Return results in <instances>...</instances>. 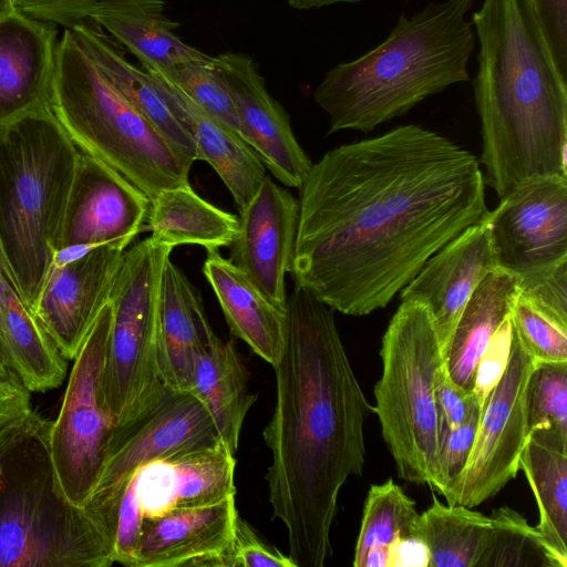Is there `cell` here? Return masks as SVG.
I'll use <instances>...</instances> for the list:
<instances>
[{
  "mask_svg": "<svg viewBox=\"0 0 567 567\" xmlns=\"http://www.w3.org/2000/svg\"><path fill=\"white\" fill-rule=\"evenodd\" d=\"M299 189L295 287L348 316L386 307L491 212L476 156L415 124L328 151Z\"/></svg>",
  "mask_w": 567,
  "mask_h": 567,
  "instance_id": "cell-1",
  "label": "cell"
},
{
  "mask_svg": "<svg viewBox=\"0 0 567 567\" xmlns=\"http://www.w3.org/2000/svg\"><path fill=\"white\" fill-rule=\"evenodd\" d=\"M276 402L264 430L272 517L287 532L296 567H322L332 555L340 491L365 464L364 424L373 410L343 347L333 310L295 287L272 367Z\"/></svg>",
  "mask_w": 567,
  "mask_h": 567,
  "instance_id": "cell-2",
  "label": "cell"
},
{
  "mask_svg": "<svg viewBox=\"0 0 567 567\" xmlns=\"http://www.w3.org/2000/svg\"><path fill=\"white\" fill-rule=\"evenodd\" d=\"M471 21L484 183L502 198L533 179L567 177V79L530 0H483Z\"/></svg>",
  "mask_w": 567,
  "mask_h": 567,
  "instance_id": "cell-3",
  "label": "cell"
},
{
  "mask_svg": "<svg viewBox=\"0 0 567 567\" xmlns=\"http://www.w3.org/2000/svg\"><path fill=\"white\" fill-rule=\"evenodd\" d=\"M474 0L430 2L401 14L386 39L330 69L313 91L329 117V133H369L426 97L470 81L475 31L466 16Z\"/></svg>",
  "mask_w": 567,
  "mask_h": 567,
  "instance_id": "cell-4",
  "label": "cell"
},
{
  "mask_svg": "<svg viewBox=\"0 0 567 567\" xmlns=\"http://www.w3.org/2000/svg\"><path fill=\"white\" fill-rule=\"evenodd\" d=\"M50 427L30 403L0 415V567H110L112 540L61 487Z\"/></svg>",
  "mask_w": 567,
  "mask_h": 567,
  "instance_id": "cell-5",
  "label": "cell"
},
{
  "mask_svg": "<svg viewBox=\"0 0 567 567\" xmlns=\"http://www.w3.org/2000/svg\"><path fill=\"white\" fill-rule=\"evenodd\" d=\"M80 153L49 104L0 125V249L31 309L56 252Z\"/></svg>",
  "mask_w": 567,
  "mask_h": 567,
  "instance_id": "cell-6",
  "label": "cell"
},
{
  "mask_svg": "<svg viewBox=\"0 0 567 567\" xmlns=\"http://www.w3.org/2000/svg\"><path fill=\"white\" fill-rule=\"evenodd\" d=\"M49 106L81 153L121 173L150 200L189 184L193 164L117 91L72 30L58 44Z\"/></svg>",
  "mask_w": 567,
  "mask_h": 567,
  "instance_id": "cell-7",
  "label": "cell"
},
{
  "mask_svg": "<svg viewBox=\"0 0 567 567\" xmlns=\"http://www.w3.org/2000/svg\"><path fill=\"white\" fill-rule=\"evenodd\" d=\"M374 386L383 441L403 481L431 486L441 417L435 389L445 354L426 305L403 299L382 337Z\"/></svg>",
  "mask_w": 567,
  "mask_h": 567,
  "instance_id": "cell-8",
  "label": "cell"
},
{
  "mask_svg": "<svg viewBox=\"0 0 567 567\" xmlns=\"http://www.w3.org/2000/svg\"><path fill=\"white\" fill-rule=\"evenodd\" d=\"M173 249L152 237L133 245L111 290L103 393L114 434L146 417L169 393L158 368V329L162 275Z\"/></svg>",
  "mask_w": 567,
  "mask_h": 567,
  "instance_id": "cell-9",
  "label": "cell"
},
{
  "mask_svg": "<svg viewBox=\"0 0 567 567\" xmlns=\"http://www.w3.org/2000/svg\"><path fill=\"white\" fill-rule=\"evenodd\" d=\"M111 324L109 300L74 358L60 411L50 427L51 455L61 487L72 504L82 507L101 476L115 429L103 393Z\"/></svg>",
  "mask_w": 567,
  "mask_h": 567,
  "instance_id": "cell-10",
  "label": "cell"
},
{
  "mask_svg": "<svg viewBox=\"0 0 567 567\" xmlns=\"http://www.w3.org/2000/svg\"><path fill=\"white\" fill-rule=\"evenodd\" d=\"M536 363L512 324L507 368L481 409L475 441L464 470L442 495L446 504L474 508L516 477L528 436L527 383Z\"/></svg>",
  "mask_w": 567,
  "mask_h": 567,
  "instance_id": "cell-11",
  "label": "cell"
},
{
  "mask_svg": "<svg viewBox=\"0 0 567 567\" xmlns=\"http://www.w3.org/2000/svg\"><path fill=\"white\" fill-rule=\"evenodd\" d=\"M488 225L497 268L529 286L567 260V177L526 182L501 198Z\"/></svg>",
  "mask_w": 567,
  "mask_h": 567,
  "instance_id": "cell-12",
  "label": "cell"
},
{
  "mask_svg": "<svg viewBox=\"0 0 567 567\" xmlns=\"http://www.w3.org/2000/svg\"><path fill=\"white\" fill-rule=\"evenodd\" d=\"M218 439L209 411L196 395L169 391L151 414L113 435L101 476L84 507L115 519L124 484L137 468Z\"/></svg>",
  "mask_w": 567,
  "mask_h": 567,
  "instance_id": "cell-13",
  "label": "cell"
},
{
  "mask_svg": "<svg viewBox=\"0 0 567 567\" xmlns=\"http://www.w3.org/2000/svg\"><path fill=\"white\" fill-rule=\"evenodd\" d=\"M148 207V197L125 176L80 153L56 251H89L103 245L126 248L144 228Z\"/></svg>",
  "mask_w": 567,
  "mask_h": 567,
  "instance_id": "cell-14",
  "label": "cell"
},
{
  "mask_svg": "<svg viewBox=\"0 0 567 567\" xmlns=\"http://www.w3.org/2000/svg\"><path fill=\"white\" fill-rule=\"evenodd\" d=\"M213 66L230 96L241 137L277 181L300 188L312 162L297 141L288 114L266 89L252 59L226 52L214 56Z\"/></svg>",
  "mask_w": 567,
  "mask_h": 567,
  "instance_id": "cell-15",
  "label": "cell"
},
{
  "mask_svg": "<svg viewBox=\"0 0 567 567\" xmlns=\"http://www.w3.org/2000/svg\"><path fill=\"white\" fill-rule=\"evenodd\" d=\"M126 248L95 247L65 264H52L32 311L66 360H74L103 307Z\"/></svg>",
  "mask_w": 567,
  "mask_h": 567,
  "instance_id": "cell-16",
  "label": "cell"
},
{
  "mask_svg": "<svg viewBox=\"0 0 567 567\" xmlns=\"http://www.w3.org/2000/svg\"><path fill=\"white\" fill-rule=\"evenodd\" d=\"M299 202L266 175L259 190L239 212L230 260L276 306L287 309L285 278L298 228Z\"/></svg>",
  "mask_w": 567,
  "mask_h": 567,
  "instance_id": "cell-17",
  "label": "cell"
},
{
  "mask_svg": "<svg viewBox=\"0 0 567 567\" xmlns=\"http://www.w3.org/2000/svg\"><path fill=\"white\" fill-rule=\"evenodd\" d=\"M487 218L437 250L401 290L402 300L426 305L444 354L468 299L483 278L497 268Z\"/></svg>",
  "mask_w": 567,
  "mask_h": 567,
  "instance_id": "cell-18",
  "label": "cell"
},
{
  "mask_svg": "<svg viewBox=\"0 0 567 567\" xmlns=\"http://www.w3.org/2000/svg\"><path fill=\"white\" fill-rule=\"evenodd\" d=\"M235 453L221 439L152 461L131 476L144 519L175 508L199 507L236 495Z\"/></svg>",
  "mask_w": 567,
  "mask_h": 567,
  "instance_id": "cell-19",
  "label": "cell"
},
{
  "mask_svg": "<svg viewBox=\"0 0 567 567\" xmlns=\"http://www.w3.org/2000/svg\"><path fill=\"white\" fill-rule=\"evenodd\" d=\"M238 512L235 496L144 519L133 567H217Z\"/></svg>",
  "mask_w": 567,
  "mask_h": 567,
  "instance_id": "cell-20",
  "label": "cell"
},
{
  "mask_svg": "<svg viewBox=\"0 0 567 567\" xmlns=\"http://www.w3.org/2000/svg\"><path fill=\"white\" fill-rule=\"evenodd\" d=\"M56 34L54 23L17 11L0 19V125L49 104Z\"/></svg>",
  "mask_w": 567,
  "mask_h": 567,
  "instance_id": "cell-21",
  "label": "cell"
},
{
  "mask_svg": "<svg viewBox=\"0 0 567 567\" xmlns=\"http://www.w3.org/2000/svg\"><path fill=\"white\" fill-rule=\"evenodd\" d=\"M215 336L199 291L169 258L159 300L158 368L165 386L190 392L195 361Z\"/></svg>",
  "mask_w": 567,
  "mask_h": 567,
  "instance_id": "cell-22",
  "label": "cell"
},
{
  "mask_svg": "<svg viewBox=\"0 0 567 567\" xmlns=\"http://www.w3.org/2000/svg\"><path fill=\"white\" fill-rule=\"evenodd\" d=\"M165 10L164 0H99L90 20L125 47L148 73H165L188 62H210L213 56L177 37L174 31L179 23Z\"/></svg>",
  "mask_w": 567,
  "mask_h": 567,
  "instance_id": "cell-23",
  "label": "cell"
},
{
  "mask_svg": "<svg viewBox=\"0 0 567 567\" xmlns=\"http://www.w3.org/2000/svg\"><path fill=\"white\" fill-rule=\"evenodd\" d=\"M79 44L117 91L189 163L198 161L186 123L167 102L154 78L131 63L121 45L91 20L72 30Z\"/></svg>",
  "mask_w": 567,
  "mask_h": 567,
  "instance_id": "cell-24",
  "label": "cell"
},
{
  "mask_svg": "<svg viewBox=\"0 0 567 567\" xmlns=\"http://www.w3.org/2000/svg\"><path fill=\"white\" fill-rule=\"evenodd\" d=\"M202 270L231 333L274 367L284 349L287 309L271 302L219 249L207 250Z\"/></svg>",
  "mask_w": 567,
  "mask_h": 567,
  "instance_id": "cell-25",
  "label": "cell"
},
{
  "mask_svg": "<svg viewBox=\"0 0 567 567\" xmlns=\"http://www.w3.org/2000/svg\"><path fill=\"white\" fill-rule=\"evenodd\" d=\"M167 102L187 124L198 161L207 162L243 210L259 190L266 167L236 131L210 116L157 73H150Z\"/></svg>",
  "mask_w": 567,
  "mask_h": 567,
  "instance_id": "cell-26",
  "label": "cell"
},
{
  "mask_svg": "<svg viewBox=\"0 0 567 567\" xmlns=\"http://www.w3.org/2000/svg\"><path fill=\"white\" fill-rule=\"evenodd\" d=\"M534 494L537 529L549 567H567V436L532 431L519 458Z\"/></svg>",
  "mask_w": 567,
  "mask_h": 567,
  "instance_id": "cell-27",
  "label": "cell"
},
{
  "mask_svg": "<svg viewBox=\"0 0 567 567\" xmlns=\"http://www.w3.org/2000/svg\"><path fill=\"white\" fill-rule=\"evenodd\" d=\"M0 347L30 392L58 388L64 380L66 359L4 269H0Z\"/></svg>",
  "mask_w": 567,
  "mask_h": 567,
  "instance_id": "cell-28",
  "label": "cell"
},
{
  "mask_svg": "<svg viewBox=\"0 0 567 567\" xmlns=\"http://www.w3.org/2000/svg\"><path fill=\"white\" fill-rule=\"evenodd\" d=\"M519 292V278L496 268L468 299L445 353L447 374L463 390L473 392L476 364L493 334L511 317Z\"/></svg>",
  "mask_w": 567,
  "mask_h": 567,
  "instance_id": "cell-29",
  "label": "cell"
},
{
  "mask_svg": "<svg viewBox=\"0 0 567 567\" xmlns=\"http://www.w3.org/2000/svg\"><path fill=\"white\" fill-rule=\"evenodd\" d=\"M190 393L205 404L219 437L236 453L257 395L249 392L248 371L233 340L210 339L195 361Z\"/></svg>",
  "mask_w": 567,
  "mask_h": 567,
  "instance_id": "cell-30",
  "label": "cell"
},
{
  "mask_svg": "<svg viewBox=\"0 0 567 567\" xmlns=\"http://www.w3.org/2000/svg\"><path fill=\"white\" fill-rule=\"evenodd\" d=\"M143 229L172 246L195 245L207 250L230 247L239 218L202 198L190 184L167 188L152 200Z\"/></svg>",
  "mask_w": 567,
  "mask_h": 567,
  "instance_id": "cell-31",
  "label": "cell"
},
{
  "mask_svg": "<svg viewBox=\"0 0 567 567\" xmlns=\"http://www.w3.org/2000/svg\"><path fill=\"white\" fill-rule=\"evenodd\" d=\"M491 526L489 516L463 505H445L433 494L414 532L427 545L430 567H477Z\"/></svg>",
  "mask_w": 567,
  "mask_h": 567,
  "instance_id": "cell-32",
  "label": "cell"
},
{
  "mask_svg": "<svg viewBox=\"0 0 567 567\" xmlns=\"http://www.w3.org/2000/svg\"><path fill=\"white\" fill-rule=\"evenodd\" d=\"M419 515L415 502L392 478L371 485L352 565L389 567V547L400 536L414 532Z\"/></svg>",
  "mask_w": 567,
  "mask_h": 567,
  "instance_id": "cell-33",
  "label": "cell"
},
{
  "mask_svg": "<svg viewBox=\"0 0 567 567\" xmlns=\"http://www.w3.org/2000/svg\"><path fill=\"white\" fill-rule=\"evenodd\" d=\"M489 517L491 532L477 567H549L537 529L523 515L503 506Z\"/></svg>",
  "mask_w": 567,
  "mask_h": 567,
  "instance_id": "cell-34",
  "label": "cell"
},
{
  "mask_svg": "<svg viewBox=\"0 0 567 567\" xmlns=\"http://www.w3.org/2000/svg\"><path fill=\"white\" fill-rule=\"evenodd\" d=\"M528 434L550 430L567 436V362H537L526 390Z\"/></svg>",
  "mask_w": 567,
  "mask_h": 567,
  "instance_id": "cell-35",
  "label": "cell"
},
{
  "mask_svg": "<svg viewBox=\"0 0 567 567\" xmlns=\"http://www.w3.org/2000/svg\"><path fill=\"white\" fill-rule=\"evenodd\" d=\"M213 61L214 56L210 62H188L179 64L165 73H157L163 76L207 114L240 134L230 96L217 78Z\"/></svg>",
  "mask_w": 567,
  "mask_h": 567,
  "instance_id": "cell-36",
  "label": "cell"
},
{
  "mask_svg": "<svg viewBox=\"0 0 567 567\" xmlns=\"http://www.w3.org/2000/svg\"><path fill=\"white\" fill-rule=\"evenodd\" d=\"M512 324L526 350L537 362H567V327L560 324L519 296Z\"/></svg>",
  "mask_w": 567,
  "mask_h": 567,
  "instance_id": "cell-37",
  "label": "cell"
},
{
  "mask_svg": "<svg viewBox=\"0 0 567 567\" xmlns=\"http://www.w3.org/2000/svg\"><path fill=\"white\" fill-rule=\"evenodd\" d=\"M481 409L476 404L470 417L460 426L449 429L442 421L440 425L439 452L431 488L443 495L464 470L470 457Z\"/></svg>",
  "mask_w": 567,
  "mask_h": 567,
  "instance_id": "cell-38",
  "label": "cell"
},
{
  "mask_svg": "<svg viewBox=\"0 0 567 567\" xmlns=\"http://www.w3.org/2000/svg\"><path fill=\"white\" fill-rule=\"evenodd\" d=\"M217 567H296L289 556L264 542L239 516L228 546L217 560Z\"/></svg>",
  "mask_w": 567,
  "mask_h": 567,
  "instance_id": "cell-39",
  "label": "cell"
},
{
  "mask_svg": "<svg viewBox=\"0 0 567 567\" xmlns=\"http://www.w3.org/2000/svg\"><path fill=\"white\" fill-rule=\"evenodd\" d=\"M511 348L512 318L508 317L491 338L475 368L473 393L480 409L503 377Z\"/></svg>",
  "mask_w": 567,
  "mask_h": 567,
  "instance_id": "cell-40",
  "label": "cell"
},
{
  "mask_svg": "<svg viewBox=\"0 0 567 567\" xmlns=\"http://www.w3.org/2000/svg\"><path fill=\"white\" fill-rule=\"evenodd\" d=\"M99 0H11L13 9L29 18L73 30L90 20Z\"/></svg>",
  "mask_w": 567,
  "mask_h": 567,
  "instance_id": "cell-41",
  "label": "cell"
},
{
  "mask_svg": "<svg viewBox=\"0 0 567 567\" xmlns=\"http://www.w3.org/2000/svg\"><path fill=\"white\" fill-rule=\"evenodd\" d=\"M520 296L567 327V260L536 282L520 288Z\"/></svg>",
  "mask_w": 567,
  "mask_h": 567,
  "instance_id": "cell-42",
  "label": "cell"
},
{
  "mask_svg": "<svg viewBox=\"0 0 567 567\" xmlns=\"http://www.w3.org/2000/svg\"><path fill=\"white\" fill-rule=\"evenodd\" d=\"M530 3L555 64L567 79V0H530Z\"/></svg>",
  "mask_w": 567,
  "mask_h": 567,
  "instance_id": "cell-43",
  "label": "cell"
},
{
  "mask_svg": "<svg viewBox=\"0 0 567 567\" xmlns=\"http://www.w3.org/2000/svg\"><path fill=\"white\" fill-rule=\"evenodd\" d=\"M435 396L441 421L449 429L463 424L477 404L474 393L456 385L450 379L446 368L437 379Z\"/></svg>",
  "mask_w": 567,
  "mask_h": 567,
  "instance_id": "cell-44",
  "label": "cell"
},
{
  "mask_svg": "<svg viewBox=\"0 0 567 567\" xmlns=\"http://www.w3.org/2000/svg\"><path fill=\"white\" fill-rule=\"evenodd\" d=\"M388 554L389 567H430L427 545L415 532L396 538Z\"/></svg>",
  "mask_w": 567,
  "mask_h": 567,
  "instance_id": "cell-45",
  "label": "cell"
},
{
  "mask_svg": "<svg viewBox=\"0 0 567 567\" xmlns=\"http://www.w3.org/2000/svg\"><path fill=\"white\" fill-rule=\"evenodd\" d=\"M30 403V391L0 386V415Z\"/></svg>",
  "mask_w": 567,
  "mask_h": 567,
  "instance_id": "cell-46",
  "label": "cell"
},
{
  "mask_svg": "<svg viewBox=\"0 0 567 567\" xmlns=\"http://www.w3.org/2000/svg\"><path fill=\"white\" fill-rule=\"evenodd\" d=\"M0 386L12 390H28L9 364L0 347ZM29 391V390H28Z\"/></svg>",
  "mask_w": 567,
  "mask_h": 567,
  "instance_id": "cell-47",
  "label": "cell"
},
{
  "mask_svg": "<svg viewBox=\"0 0 567 567\" xmlns=\"http://www.w3.org/2000/svg\"><path fill=\"white\" fill-rule=\"evenodd\" d=\"M362 0H287L288 4L297 10L319 9L336 3H357Z\"/></svg>",
  "mask_w": 567,
  "mask_h": 567,
  "instance_id": "cell-48",
  "label": "cell"
},
{
  "mask_svg": "<svg viewBox=\"0 0 567 567\" xmlns=\"http://www.w3.org/2000/svg\"><path fill=\"white\" fill-rule=\"evenodd\" d=\"M16 11L12 7L11 0H0V19L9 16Z\"/></svg>",
  "mask_w": 567,
  "mask_h": 567,
  "instance_id": "cell-49",
  "label": "cell"
},
{
  "mask_svg": "<svg viewBox=\"0 0 567 567\" xmlns=\"http://www.w3.org/2000/svg\"><path fill=\"white\" fill-rule=\"evenodd\" d=\"M0 269H4L6 272H7L4 260H3V257H2V254H1V249H0Z\"/></svg>",
  "mask_w": 567,
  "mask_h": 567,
  "instance_id": "cell-50",
  "label": "cell"
}]
</instances>
